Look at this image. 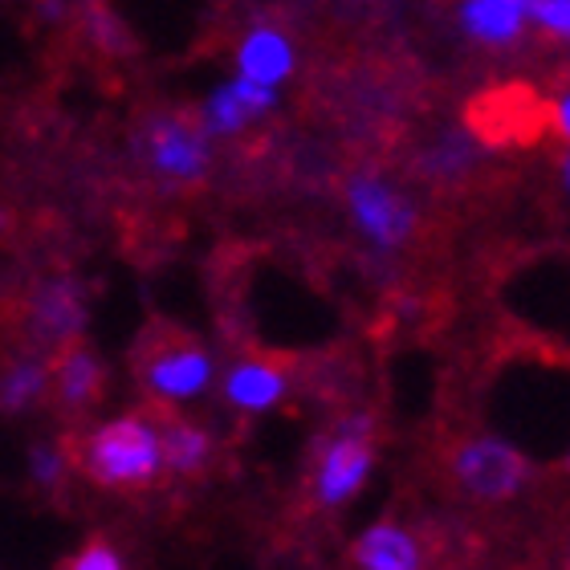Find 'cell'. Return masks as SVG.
Segmentation results:
<instances>
[{"instance_id":"6da1fadb","label":"cell","mask_w":570,"mask_h":570,"mask_svg":"<svg viewBox=\"0 0 570 570\" xmlns=\"http://www.w3.org/2000/svg\"><path fill=\"white\" fill-rule=\"evenodd\" d=\"M66 461L110 493H142L164 476V452L151 416H119L70 444Z\"/></svg>"},{"instance_id":"7a4b0ae2","label":"cell","mask_w":570,"mask_h":570,"mask_svg":"<svg viewBox=\"0 0 570 570\" xmlns=\"http://www.w3.org/2000/svg\"><path fill=\"white\" fill-rule=\"evenodd\" d=\"M135 380L142 383V392L151 395L155 404H184L213 383V355L200 338H191L179 326H164L151 322L142 326L131 351Z\"/></svg>"},{"instance_id":"3957f363","label":"cell","mask_w":570,"mask_h":570,"mask_svg":"<svg viewBox=\"0 0 570 570\" xmlns=\"http://www.w3.org/2000/svg\"><path fill=\"white\" fill-rule=\"evenodd\" d=\"M139 159L164 184L196 188L213 167V135L191 110H151L139 122Z\"/></svg>"},{"instance_id":"277c9868","label":"cell","mask_w":570,"mask_h":570,"mask_svg":"<svg viewBox=\"0 0 570 570\" xmlns=\"http://www.w3.org/2000/svg\"><path fill=\"white\" fill-rule=\"evenodd\" d=\"M346 213L358 237L380 253H400L420 225L416 204L380 171H355L346 179Z\"/></svg>"},{"instance_id":"5b68a950","label":"cell","mask_w":570,"mask_h":570,"mask_svg":"<svg viewBox=\"0 0 570 570\" xmlns=\"http://www.w3.org/2000/svg\"><path fill=\"white\" fill-rule=\"evenodd\" d=\"M449 473L461 493L476 501H510L530 476V464L510 440L464 436L449 452Z\"/></svg>"},{"instance_id":"8992f818","label":"cell","mask_w":570,"mask_h":570,"mask_svg":"<svg viewBox=\"0 0 570 570\" xmlns=\"http://www.w3.org/2000/svg\"><path fill=\"white\" fill-rule=\"evenodd\" d=\"M371 469H375V436H371V420L355 416L346 420L331 440L322 444L318 464H314V498L318 505L334 510L367 485Z\"/></svg>"},{"instance_id":"52a82bcc","label":"cell","mask_w":570,"mask_h":570,"mask_svg":"<svg viewBox=\"0 0 570 570\" xmlns=\"http://www.w3.org/2000/svg\"><path fill=\"white\" fill-rule=\"evenodd\" d=\"M277 107V90H265V86H253L245 78H228L208 95V102L200 107V127L213 139L220 135H240L245 127L262 122L269 110Z\"/></svg>"},{"instance_id":"ba28073f","label":"cell","mask_w":570,"mask_h":570,"mask_svg":"<svg viewBox=\"0 0 570 570\" xmlns=\"http://www.w3.org/2000/svg\"><path fill=\"white\" fill-rule=\"evenodd\" d=\"M102 383H107V371L86 343H66L49 363V392L61 412H73V416L90 412L102 400Z\"/></svg>"},{"instance_id":"9c48e42d","label":"cell","mask_w":570,"mask_h":570,"mask_svg":"<svg viewBox=\"0 0 570 570\" xmlns=\"http://www.w3.org/2000/svg\"><path fill=\"white\" fill-rule=\"evenodd\" d=\"M530 9H534V0H461L456 24L476 46L510 49L530 29Z\"/></svg>"},{"instance_id":"30bf717a","label":"cell","mask_w":570,"mask_h":570,"mask_svg":"<svg viewBox=\"0 0 570 570\" xmlns=\"http://www.w3.org/2000/svg\"><path fill=\"white\" fill-rule=\"evenodd\" d=\"M289 392V371L274 355H245L225 371V400L237 412H269Z\"/></svg>"},{"instance_id":"8fae6325","label":"cell","mask_w":570,"mask_h":570,"mask_svg":"<svg viewBox=\"0 0 570 570\" xmlns=\"http://www.w3.org/2000/svg\"><path fill=\"white\" fill-rule=\"evenodd\" d=\"M294 66H297V49L289 41V33L277 29V24H253L249 33L240 37L237 78H245V82L277 90L294 73Z\"/></svg>"},{"instance_id":"7c38bea8","label":"cell","mask_w":570,"mask_h":570,"mask_svg":"<svg viewBox=\"0 0 570 570\" xmlns=\"http://www.w3.org/2000/svg\"><path fill=\"white\" fill-rule=\"evenodd\" d=\"M151 424H155V436H159V452H164V469L179 476H196L208 469L213 461V436L196 428L191 420L176 416L167 404H155L151 407Z\"/></svg>"},{"instance_id":"4fadbf2b","label":"cell","mask_w":570,"mask_h":570,"mask_svg":"<svg viewBox=\"0 0 570 570\" xmlns=\"http://www.w3.org/2000/svg\"><path fill=\"white\" fill-rule=\"evenodd\" d=\"M358 570H424L416 534L395 522H375L351 550Z\"/></svg>"},{"instance_id":"5bb4252c","label":"cell","mask_w":570,"mask_h":570,"mask_svg":"<svg viewBox=\"0 0 570 570\" xmlns=\"http://www.w3.org/2000/svg\"><path fill=\"white\" fill-rule=\"evenodd\" d=\"M78 297L73 289L58 285V289H41L37 297V331L41 338H53V343H73V334H78Z\"/></svg>"},{"instance_id":"9a60e30c","label":"cell","mask_w":570,"mask_h":570,"mask_svg":"<svg viewBox=\"0 0 570 570\" xmlns=\"http://www.w3.org/2000/svg\"><path fill=\"white\" fill-rule=\"evenodd\" d=\"M469 167H473V142L464 139V135H444L424 159V171L432 179H440V184L469 176Z\"/></svg>"},{"instance_id":"2e32d148","label":"cell","mask_w":570,"mask_h":570,"mask_svg":"<svg viewBox=\"0 0 570 570\" xmlns=\"http://www.w3.org/2000/svg\"><path fill=\"white\" fill-rule=\"evenodd\" d=\"M49 387V367L46 363H17L4 380V407H24L33 404L37 395Z\"/></svg>"},{"instance_id":"e0dca14e","label":"cell","mask_w":570,"mask_h":570,"mask_svg":"<svg viewBox=\"0 0 570 570\" xmlns=\"http://www.w3.org/2000/svg\"><path fill=\"white\" fill-rule=\"evenodd\" d=\"M530 24L542 29L547 37L570 46V0H534L530 9Z\"/></svg>"},{"instance_id":"ac0fdd59","label":"cell","mask_w":570,"mask_h":570,"mask_svg":"<svg viewBox=\"0 0 570 570\" xmlns=\"http://www.w3.org/2000/svg\"><path fill=\"white\" fill-rule=\"evenodd\" d=\"M66 570H122V562L107 538H90V542L66 562Z\"/></svg>"},{"instance_id":"d6986e66","label":"cell","mask_w":570,"mask_h":570,"mask_svg":"<svg viewBox=\"0 0 570 570\" xmlns=\"http://www.w3.org/2000/svg\"><path fill=\"white\" fill-rule=\"evenodd\" d=\"M61 452H53V449H37L33 452V473H37V481L41 485H58V476H61Z\"/></svg>"},{"instance_id":"ffe728a7","label":"cell","mask_w":570,"mask_h":570,"mask_svg":"<svg viewBox=\"0 0 570 570\" xmlns=\"http://www.w3.org/2000/svg\"><path fill=\"white\" fill-rule=\"evenodd\" d=\"M550 122H554V131L570 142V86L554 98V107H550Z\"/></svg>"},{"instance_id":"44dd1931","label":"cell","mask_w":570,"mask_h":570,"mask_svg":"<svg viewBox=\"0 0 570 570\" xmlns=\"http://www.w3.org/2000/svg\"><path fill=\"white\" fill-rule=\"evenodd\" d=\"M562 188H567V196H570V151L562 155Z\"/></svg>"},{"instance_id":"7402d4cb","label":"cell","mask_w":570,"mask_h":570,"mask_svg":"<svg viewBox=\"0 0 570 570\" xmlns=\"http://www.w3.org/2000/svg\"><path fill=\"white\" fill-rule=\"evenodd\" d=\"M567 469H570V456H567Z\"/></svg>"}]
</instances>
